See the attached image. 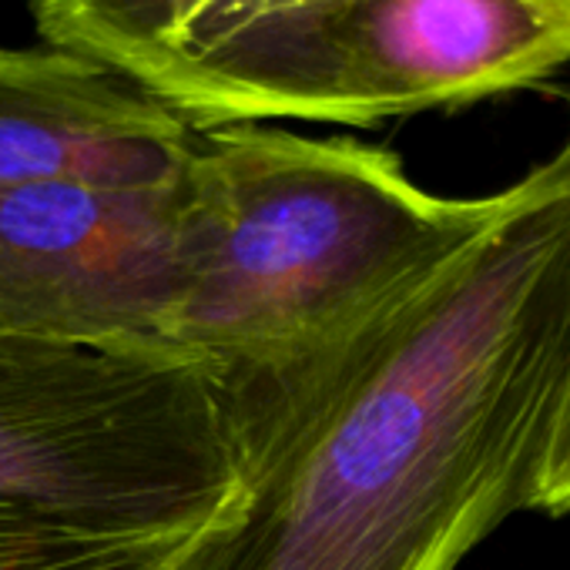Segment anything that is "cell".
<instances>
[{
  "mask_svg": "<svg viewBox=\"0 0 570 570\" xmlns=\"http://www.w3.org/2000/svg\"><path fill=\"white\" fill-rule=\"evenodd\" d=\"M520 215L343 340L222 386L238 493L178 570H456L533 473L570 346V138Z\"/></svg>",
  "mask_w": 570,
  "mask_h": 570,
  "instance_id": "1",
  "label": "cell"
},
{
  "mask_svg": "<svg viewBox=\"0 0 570 570\" xmlns=\"http://www.w3.org/2000/svg\"><path fill=\"white\" fill-rule=\"evenodd\" d=\"M560 168L557 151L493 195L446 198L390 148L353 138L198 131L181 175L185 285L168 343L218 386L309 356L533 205Z\"/></svg>",
  "mask_w": 570,
  "mask_h": 570,
  "instance_id": "2",
  "label": "cell"
},
{
  "mask_svg": "<svg viewBox=\"0 0 570 570\" xmlns=\"http://www.w3.org/2000/svg\"><path fill=\"white\" fill-rule=\"evenodd\" d=\"M570 65V0H299L121 75L195 131L370 128L533 88Z\"/></svg>",
  "mask_w": 570,
  "mask_h": 570,
  "instance_id": "3",
  "label": "cell"
},
{
  "mask_svg": "<svg viewBox=\"0 0 570 570\" xmlns=\"http://www.w3.org/2000/svg\"><path fill=\"white\" fill-rule=\"evenodd\" d=\"M235 493L228 403L205 363L0 330V513L191 540Z\"/></svg>",
  "mask_w": 570,
  "mask_h": 570,
  "instance_id": "4",
  "label": "cell"
},
{
  "mask_svg": "<svg viewBox=\"0 0 570 570\" xmlns=\"http://www.w3.org/2000/svg\"><path fill=\"white\" fill-rule=\"evenodd\" d=\"M181 218V178L0 191V330L171 350L185 285Z\"/></svg>",
  "mask_w": 570,
  "mask_h": 570,
  "instance_id": "5",
  "label": "cell"
},
{
  "mask_svg": "<svg viewBox=\"0 0 570 570\" xmlns=\"http://www.w3.org/2000/svg\"><path fill=\"white\" fill-rule=\"evenodd\" d=\"M198 131L128 75L68 48H0V191L178 181Z\"/></svg>",
  "mask_w": 570,
  "mask_h": 570,
  "instance_id": "6",
  "label": "cell"
},
{
  "mask_svg": "<svg viewBox=\"0 0 570 570\" xmlns=\"http://www.w3.org/2000/svg\"><path fill=\"white\" fill-rule=\"evenodd\" d=\"M41 38L115 71L299 0H28Z\"/></svg>",
  "mask_w": 570,
  "mask_h": 570,
  "instance_id": "7",
  "label": "cell"
},
{
  "mask_svg": "<svg viewBox=\"0 0 570 570\" xmlns=\"http://www.w3.org/2000/svg\"><path fill=\"white\" fill-rule=\"evenodd\" d=\"M191 540L101 537L55 520L0 513V570H178Z\"/></svg>",
  "mask_w": 570,
  "mask_h": 570,
  "instance_id": "8",
  "label": "cell"
},
{
  "mask_svg": "<svg viewBox=\"0 0 570 570\" xmlns=\"http://www.w3.org/2000/svg\"><path fill=\"white\" fill-rule=\"evenodd\" d=\"M530 510L547 513V517L570 513V346H567V363H563L560 386L550 406L540 463L533 473Z\"/></svg>",
  "mask_w": 570,
  "mask_h": 570,
  "instance_id": "9",
  "label": "cell"
}]
</instances>
